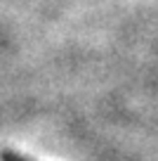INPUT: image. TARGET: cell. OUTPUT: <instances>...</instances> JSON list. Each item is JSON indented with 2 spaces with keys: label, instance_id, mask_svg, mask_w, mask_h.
<instances>
[{
  "label": "cell",
  "instance_id": "cell-1",
  "mask_svg": "<svg viewBox=\"0 0 158 161\" xmlns=\"http://www.w3.org/2000/svg\"><path fill=\"white\" fill-rule=\"evenodd\" d=\"M0 159L3 161H31V159H26V156H21V154H14V152H3Z\"/></svg>",
  "mask_w": 158,
  "mask_h": 161
}]
</instances>
